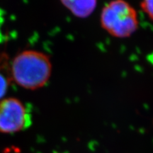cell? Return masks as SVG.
Masks as SVG:
<instances>
[{
  "instance_id": "cell-1",
  "label": "cell",
  "mask_w": 153,
  "mask_h": 153,
  "mask_svg": "<svg viewBox=\"0 0 153 153\" xmlns=\"http://www.w3.org/2000/svg\"><path fill=\"white\" fill-rule=\"evenodd\" d=\"M52 70L48 55L40 51L26 50L14 57L9 71L11 79L19 87L36 90L47 85Z\"/></svg>"
},
{
  "instance_id": "cell-2",
  "label": "cell",
  "mask_w": 153,
  "mask_h": 153,
  "mask_svg": "<svg viewBox=\"0 0 153 153\" xmlns=\"http://www.w3.org/2000/svg\"><path fill=\"white\" fill-rule=\"evenodd\" d=\"M100 24L103 29L117 38L131 36L138 28L135 9L126 0H112L102 9Z\"/></svg>"
},
{
  "instance_id": "cell-3",
  "label": "cell",
  "mask_w": 153,
  "mask_h": 153,
  "mask_svg": "<svg viewBox=\"0 0 153 153\" xmlns=\"http://www.w3.org/2000/svg\"><path fill=\"white\" fill-rule=\"evenodd\" d=\"M31 123V114L22 101L14 97L0 100V133H18Z\"/></svg>"
},
{
  "instance_id": "cell-4",
  "label": "cell",
  "mask_w": 153,
  "mask_h": 153,
  "mask_svg": "<svg viewBox=\"0 0 153 153\" xmlns=\"http://www.w3.org/2000/svg\"><path fill=\"white\" fill-rule=\"evenodd\" d=\"M65 8L78 18H87L94 11L97 0H60Z\"/></svg>"
},
{
  "instance_id": "cell-5",
  "label": "cell",
  "mask_w": 153,
  "mask_h": 153,
  "mask_svg": "<svg viewBox=\"0 0 153 153\" xmlns=\"http://www.w3.org/2000/svg\"><path fill=\"white\" fill-rule=\"evenodd\" d=\"M4 57H0V100L4 99L6 95L10 84V72H7L4 68L3 59Z\"/></svg>"
},
{
  "instance_id": "cell-6",
  "label": "cell",
  "mask_w": 153,
  "mask_h": 153,
  "mask_svg": "<svg viewBox=\"0 0 153 153\" xmlns=\"http://www.w3.org/2000/svg\"><path fill=\"white\" fill-rule=\"evenodd\" d=\"M140 7L149 18L153 21V0H142Z\"/></svg>"
}]
</instances>
